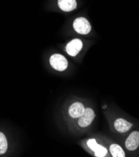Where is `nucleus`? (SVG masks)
Listing matches in <instances>:
<instances>
[{
    "label": "nucleus",
    "instance_id": "5",
    "mask_svg": "<svg viewBox=\"0 0 139 157\" xmlns=\"http://www.w3.org/2000/svg\"><path fill=\"white\" fill-rule=\"evenodd\" d=\"M125 145L128 150H135L139 145V132L137 131L132 132L127 138Z\"/></svg>",
    "mask_w": 139,
    "mask_h": 157
},
{
    "label": "nucleus",
    "instance_id": "3",
    "mask_svg": "<svg viewBox=\"0 0 139 157\" xmlns=\"http://www.w3.org/2000/svg\"><path fill=\"white\" fill-rule=\"evenodd\" d=\"M95 117V114L94 111L91 108H87L83 114L79 117L78 123L79 126L82 128L87 127L92 123Z\"/></svg>",
    "mask_w": 139,
    "mask_h": 157
},
{
    "label": "nucleus",
    "instance_id": "1",
    "mask_svg": "<svg viewBox=\"0 0 139 157\" xmlns=\"http://www.w3.org/2000/svg\"><path fill=\"white\" fill-rule=\"evenodd\" d=\"M51 66L56 70L62 71L68 67V61L66 58L60 54H54L50 58Z\"/></svg>",
    "mask_w": 139,
    "mask_h": 157
},
{
    "label": "nucleus",
    "instance_id": "9",
    "mask_svg": "<svg viewBox=\"0 0 139 157\" xmlns=\"http://www.w3.org/2000/svg\"><path fill=\"white\" fill-rule=\"evenodd\" d=\"M58 6L64 11H71L76 8V0H58Z\"/></svg>",
    "mask_w": 139,
    "mask_h": 157
},
{
    "label": "nucleus",
    "instance_id": "2",
    "mask_svg": "<svg viewBox=\"0 0 139 157\" xmlns=\"http://www.w3.org/2000/svg\"><path fill=\"white\" fill-rule=\"evenodd\" d=\"M73 28L79 34L87 35L90 32L91 27L90 23L85 18L79 17L75 20Z\"/></svg>",
    "mask_w": 139,
    "mask_h": 157
},
{
    "label": "nucleus",
    "instance_id": "4",
    "mask_svg": "<svg viewBox=\"0 0 139 157\" xmlns=\"http://www.w3.org/2000/svg\"><path fill=\"white\" fill-rule=\"evenodd\" d=\"M83 48L82 41L80 39H74L70 41L66 47L67 53L71 56H75L79 54Z\"/></svg>",
    "mask_w": 139,
    "mask_h": 157
},
{
    "label": "nucleus",
    "instance_id": "10",
    "mask_svg": "<svg viewBox=\"0 0 139 157\" xmlns=\"http://www.w3.org/2000/svg\"><path fill=\"white\" fill-rule=\"evenodd\" d=\"M110 151L114 157H125V153L120 146L117 144H112L110 147Z\"/></svg>",
    "mask_w": 139,
    "mask_h": 157
},
{
    "label": "nucleus",
    "instance_id": "11",
    "mask_svg": "<svg viewBox=\"0 0 139 157\" xmlns=\"http://www.w3.org/2000/svg\"><path fill=\"white\" fill-rule=\"evenodd\" d=\"M8 149V142L5 135L0 132V155L6 153Z\"/></svg>",
    "mask_w": 139,
    "mask_h": 157
},
{
    "label": "nucleus",
    "instance_id": "8",
    "mask_svg": "<svg viewBox=\"0 0 139 157\" xmlns=\"http://www.w3.org/2000/svg\"><path fill=\"white\" fill-rule=\"evenodd\" d=\"M133 126L130 122L123 118H118L115 121V128L120 133H125L128 132Z\"/></svg>",
    "mask_w": 139,
    "mask_h": 157
},
{
    "label": "nucleus",
    "instance_id": "7",
    "mask_svg": "<svg viewBox=\"0 0 139 157\" xmlns=\"http://www.w3.org/2000/svg\"><path fill=\"white\" fill-rule=\"evenodd\" d=\"M85 107L80 102H75L73 103L69 108L68 113L71 118H79L83 113Z\"/></svg>",
    "mask_w": 139,
    "mask_h": 157
},
{
    "label": "nucleus",
    "instance_id": "6",
    "mask_svg": "<svg viewBox=\"0 0 139 157\" xmlns=\"http://www.w3.org/2000/svg\"><path fill=\"white\" fill-rule=\"evenodd\" d=\"M88 147L95 152V156L98 157L105 156L107 154V150L103 146L98 145L95 139H90L87 142Z\"/></svg>",
    "mask_w": 139,
    "mask_h": 157
}]
</instances>
